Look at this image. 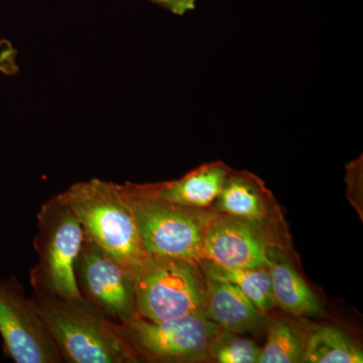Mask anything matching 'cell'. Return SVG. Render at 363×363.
Listing matches in <instances>:
<instances>
[{"instance_id": "6da1fadb", "label": "cell", "mask_w": 363, "mask_h": 363, "mask_svg": "<svg viewBox=\"0 0 363 363\" xmlns=\"http://www.w3.org/2000/svg\"><path fill=\"white\" fill-rule=\"evenodd\" d=\"M30 298L63 363L138 362L123 325L111 321L84 301L37 294Z\"/></svg>"}, {"instance_id": "7a4b0ae2", "label": "cell", "mask_w": 363, "mask_h": 363, "mask_svg": "<svg viewBox=\"0 0 363 363\" xmlns=\"http://www.w3.org/2000/svg\"><path fill=\"white\" fill-rule=\"evenodd\" d=\"M75 213L85 238L135 272L147 257L123 184L93 178L58 194Z\"/></svg>"}, {"instance_id": "3957f363", "label": "cell", "mask_w": 363, "mask_h": 363, "mask_svg": "<svg viewBox=\"0 0 363 363\" xmlns=\"http://www.w3.org/2000/svg\"><path fill=\"white\" fill-rule=\"evenodd\" d=\"M33 248L38 262L30 272L33 294L82 300L75 279L76 260L85 240L75 213L58 195L40 205Z\"/></svg>"}, {"instance_id": "277c9868", "label": "cell", "mask_w": 363, "mask_h": 363, "mask_svg": "<svg viewBox=\"0 0 363 363\" xmlns=\"http://www.w3.org/2000/svg\"><path fill=\"white\" fill-rule=\"evenodd\" d=\"M133 274L140 316L152 321L204 316L208 279L197 262L147 255Z\"/></svg>"}, {"instance_id": "5b68a950", "label": "cell", "mask_w": 363, "mask_h": 363, "mask_svg": "<svg viewBox=\"0 0 363 363\" xmlns=\"http://www.w3.org/2000/svg\"><path fill=\"white\" fill-rule=\"evenodd\" d=\"M123 186L147 255L201 262L208 227L218 211L149 197L130 182Z\"/></svg>"}, {"instance_id": "8992f818", "label": "cell", "mask_w": 363, "mask_h": 363, "mask_svg": "<svg viewBox=\"0 0 363 363\" xmlns=\"http://www.w3.org/2000/svg\"><path fill=\"white\" fill-rule=\"evenodd\" d=\"M138 362H197L209 350L222 328L203 315L152 321L138 315L123 325Z\"/></svg>"}, {"instance_id": "52a82bcc", "label": "cell", "mask_w": 363, "mask_h": 363, "mask_svg": "<svg viewBox=\"0 0 363 363\" xmlns=\"http://www.w3.org/2000/svg\"><path fill=\"white\" fill-rule=\"evenodd\" d=\"M81 298L117 324L138 316L135 274L85 238L75 264Z\"/></svg>"}, {"instance_id": "ba28073f", "label": "cell", "mask_w": 363, "mask_h": 363, "mask_svg": "<svg viewBox=\"0 0 363 363\" xmlns=\"http://www.w3.org/2000/svg\"><path fill=\"white\" fill-rule=\"evenodd\" d=\"M0 335L16 363H63L54 339L18 279H0Z\"/></svg>"}, {"instance_id": "9c48e42d", "label": "cell", "mask_w": 363, "mask_h": 363, "mask_svg": "<svg viewBox=\"0 0 363 363\" xmlns=\"http://www.w3.org/2000/svg\"><path fill=\"white\" fill-rule=\"evenodd\" d=\"M269 247L262 225L218 212L208 227L202 260L224 267L269 266Z\"/></svg>"}, {"instance_id": "30bf717a", "label": "cell", "mask_w": 363, "mask_h": 363, "mask_svg": "<svg viewBox=\"0 0 363 363\" xmlns=\"http://www.w3.org/2000/svg\"><path fill=\"white\" fill-rule=\"evenodd\" d=\"M230 169L221 162L205 164L176 181L157 184H135L138 192L175 204L210 208L220 194Z\"/></svg>"}, {"instance_id": "8fae6325", "label": "cell", "mask_w": 363, "mask_h": 363, "mask_svg": "<svg viewBox=\"0 0 363 363\" xmlns=\"http://www.w3.org/2000/svg\"><path fill=\"white\" fill-rule=\"evenodd\" d=\"M207 279L205 318L222 330L238 334L255 331L262 326L264 313L238 286L222 279Z\"/></svg>"}, {"instance_id": "7c38bea8", "label": "cell", "mask_w": 363, "mask_h": 363, "mask_svg": "<svg viewBox=\"0 0 363 363\" xmlns=\"http://www.w3.org/2000/svg\"><path fill=\"white\" fill-rule=\"evenodd\" d=\"M272 290L276 305L294 316H317L323 312L321 303L301 278L290 260L274 247L267 250Z\"/></svg>"}, {"instance_id": "4fadbf2b", "label": "cell", "mask_w": 363, "mask_h": 363, "mask_svg": "<svg viewBox=\"0 0 363 363\" xmlns=\"http://www.w3.org/2000/svg\"><path fill=\"white\" fill-rule=\"evenodd\" d=\"M214 203L219 213L260 225L269 215L267 198L262 184L247 173L230 172Z\"/></svg>"}, {"instance_id": "5bb4252c", "label": "cell", "mask_w": 363, "mask_h": 363, "mask_svg": "<svg viewBox=\"0 0 363 363\" xmlns=\"http://www.w3.org/2000/svg\"><path fill=\"white\" fill-rule=\"evenodd\" d=\"M199 264L207 278L222 279L233 284L264 314L276 306L272 295L269 266L224 267L217 266L207 260H202Z\"/></svg>"}, {"instance_id": "9a60e30c", "label": "cell", "mask_w": 363, "mask_h": 363, "mask_svg": "<svg viewBox=\"0 0 363 363\" xmlns=\"http://www.w3.org/2000/svg\"><path fill=\"white\" fill-rule=\"evenodd\" d=\"M302 362L362 363L363 352L342 330L324 326L315 331L305 343Z\"/></svg>"}, {"instance_id": "2e32d148", "label": "cell", "mask_w": 363, "mask_h": 363, "mask_svg": "<svg viewBox=\"0 0 363 363\" xmlns=\"http://www.w3.org/2000/svg\"><path fill=\"white\" fill-rule=\"evenodd\" d=\"M305 344L286 322L277 320L269 325L266 345L260 351L259 363L302 362Z\"/></svg>"}, {"instance_id": "e0dca14e", "label": "cell", "mask_w": 363, "mask_h": 363, "mask_svg": "<svg viewBox=\"0 0 363 363\" xmlns=\"http://www.w3.org/2000/svg\"><path fill=\"white\" fill-rule=\"evenodd\" d=\"M233 332L221 331L214 339L209 358L219 363H257L262 348L252 339L240 337Z\"/></svg>"}, {"instance_id": "ac0fdd59", "label": "cell", "mask_w": 363, "mask_h": 363, "mask_svg": "<svg viewBox=\"0 0 363 363\" xmlns=\"http://www.w3.org/2000/svg\"><path fill=\"white\" fill-rule=\"evenodd\" d=\"M18 51L11 40L0 39V74L16 76L20 72Z\"/></svg>"}, {"instance_id": "d6986e66", "label": "cell", "mask_w": 363, "mask_h": 363, "mask_svg": "<svg viewBox=\"0 0 363 363\" xmlns=\"http://www.w3.org/2000/svg\"><path fill=\"white\" fill-rule=\"evenodd\" d=\"M175 16H183L194 11L197 0H147Z\"/></svg>"}]
</instances>
